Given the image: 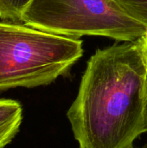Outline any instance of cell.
Returning <instances> with one entry per match:
<instances>
[{
    "mask_svg": "<svg viewBox=\"0 0 147 148\" xmlns=\"http://www.w3.org/2000/svg\"><path fill=\"white\" fill-rule=\"evenodd\" d=\"M79 148H132L147 132V61L142 38L97 49L67 112Z\"/></svg>",
    "mask_w": 147,
    "mask_h": 148,
    "instance_id": "6da1fadb",
    "label": "cell"
},
{
    "mask_svg": "<svg viewBox=\"0 0 147 148\" xmlns=\"http://www.w3.org/2000/svg\"><path fill=\"white\" fill-rule=\"evenodd\" d=\"M83 42L23 23L0 22V91L46 86L83 55Z\"/></svg>",
    "mask_w": 147,
    "mask_h": 148,
    "instance_id": "7a4b0ae2",
    "label": "cell"
},
{
    "mask_svg": "<svg viewBox=\"0 0 147 148\" xmlns=\"http://www.w3.org/2000/svg\"><path fill=\"white\" fill-rule=\"evenodd\" d=\"M21 23L73 39L99 36L133 42L147 32L146 24L133 16L119 0H31Z\"/></svg>",
    "mask_w": 147,
    "mask_h": 148,
    "instance_id": "3957f363",
    "label": "cell"
},
{
    "mask_svg": "<svg viewBox=\"0 0 147 148\" xmlns=\"http://www.w3.org/2000/svg\"><path fill=\"white\" fill-rule=\"evenodd\" d=\"M22 121L21 103L12 99H0V148H4L13 140Z\"/></svg>",
    "mask_w": 147,
    "mask_h": 148,
    "instance_id": "277c9868",
    "label": "cell"
},
{
    "mask_svg": "<svg viewBox=\"0 0 147 148\" xmlns=\"http://www.w3.org/2000/svg\"><path fill=\"white\" fill-rule=\"evenodd\" d=\"M31 0H0V19L21 23V17Z\"/></svg>",
    "mask_w": 147,
    "mask_h": 148,
    "instance_id": "5b68a950",
    "label": "cell"
},
{
    "mask_svg": "<svg viewBox=\"0 0 147 148\" xmlns=\"http://www.w3.org/2000/svg\"><path fill=\"white\" fill-rule=\"evenodd\" d=\"M135 18L147 25V0H119Z\"/></svg>",
    "mask_w": 147,
    "mask_h": 148,
    "instance_id": "8992f818",
    "label": "cell"
},
{
    "mask_svg": "<svg viewBox=\"0 0 147 148\" xmlns=\"http://www.w3.org/2000/svg\"><path fill=\"white\" fill-rule=\"evenodd\" d=\"M142 38V41H143V44H144V49H145V54H146V57L147 61V32L146 34L141 37Z\"/></svg>",
    "mask_w": 147,
    "mask_h": 148,
    "instance_id": "52a82bcc",
    "label": "cell"
},
{
    "mask_svg": "<svg viewBox=\"0 0 147 148\" xmlns=\"http://www.w3.org/2000/svg\"><path fill=\"white\" fill-rule=\"evenodd\" d=\"M132 148H133V147H132ZM143 148H147V147H143Z\"/></svg>",
    "mask_w": 147,
    "mask_h": 148,
    "instance_id": "ba28073f",
    "label": "cell"
}]
</instances>
